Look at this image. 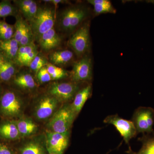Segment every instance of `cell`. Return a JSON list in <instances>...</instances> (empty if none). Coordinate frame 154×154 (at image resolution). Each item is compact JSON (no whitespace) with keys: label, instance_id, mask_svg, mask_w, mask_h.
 I'll return each mask as SVG.
<instances>
[{"label":"cell","instance_id":"cell-24","mask_svg":"<svg viewBox=\"0 0 154 154\" xmlns=\"http://www.w3.org/2000/svg\"><path fill=\"white\" fill-rule=\"evenodd\" d=\"M46 68L52 80L60 79L68 76V72L53 64H47Z\"/></svg>","mask_w":154,"mask_h":154},{"label":"cell","instance_id":"cell-5","mask_svg":"<svg viewBox=\"0 0 154 154\" xmlns=\"http://www.w3.org/2000/svg\"><path fill=\"white\" fill-rule=\"evenodd\" d=\"M23 110V103L15 91H5L0 98V115L6 118L19 117Z\"/></svg>","mask_w":154,"mask_h":154},{"label":"cell","instance_id":"cell-2","mask_svg":"<svg viewBox=\"0 0 154 154\" xmlns=\"http://www.w3.org/2000/svg\"><path fill=\"white\" fill-rule=\"evenodd\" d=\"M77 116L71 104H64L50 119L47 125L48 130L60 133H70Z\"/></svg>","mask_w":154,"mask_h":154},{"label":"cell","instance_id":"cell-35","mask_svg":"<svg viewBox=\"0 0 154 154\" xmlns=\"http://www.w3.org/2000/svg\"><path fill=\"white\" fill-rule=\"evenodd\" d=\"M44 2L52 3L54 5L57 6L60 3H64L65 1H62V0H50V1H44Z\"/></svg>","mask_w":154,"mask_h":154},{"label":"cell","instance_id":"cell-6","mask_svg":"<svg viewBox=\"0 0 154 154\" xmlns=\"http://www.w3.org/2000/svg\"><path fill=\"white\" fill-rule=\"evenodd\" d=\"M79 84L74 82L53 83L48 87L47 94L63 104L73 100L77 92L80 90Z\"/></svg>","mask_w":154,"mask_h":154},{"label":"cell","instance_id":"cell-38","mask_svg":"<svg viewBox=\"0 0 154 154\" xmlns=\"http://www.w3.org/2000/svg\"><path fill=\"white\" fill-rule=\"evenodd\" d=\"M1 39H0V43H1Z\"/></svg>","mask_w":154,"mask_h":154},{"label":"cell","instance_id":"cell-26","mask_svg":"<svg viewBox=\"0 0 154 154\" xmlns=\"http://www.w3.org/2000/svg\"><path fill=\"white\" fill-rule=\"evenodd\" d=\"M17 10L9 1H2L0 2V18L14 16Z\"/></svg>","mask_w":154,"mask_h":154},{"label":"cell","instance_id":"cell-27","mask_svg":"<svg viewBox=\"0 0 154 154\" xmlns=\"http://www.w3.org/2000/svg\"><path fill=\"white\" fill-rule=\"evenodd\" d=\"M35 46L33 43L26 46H20L19 48L17 58L16 59L17 62L21 64L22 61L28 54L36 49Z\"/></svg>","mask_w":154,"mask_h":154},{"label":"cell","instance_id":"cell-3","mask_svg":"<svg viewBox=\"0 0 154 154\" xmlns=\"http://www.w3.org/2000/svg\"><path fill=\"white\" fill-rule=\"evenodd\" d=\"M90 21L84 23L72 34L68 41L69 46L78 57L89 54L91 48Z\"/></svg>","mask_w":154,"mask_h":154},{"label":"cell","instance_id":"cell-28","mask_svg":"<svg viewBox=\"0 0 154 154\" xmlns=\"http://www.w3.org/2000/svg\"><path fill=\"white\" fill-rule=\"evenodd\" d=\"M47 64V61L44 58L37 55L31 62L29 67L31 70L37 73L40 69L46 66Z\"/></svg>","mask_w":154,"mask_h":154},{"label":"cell","instance_id":"cell-33","mask_svg":"<svg viewBox=\"0 0 154 154\" xmlns=\"http://www.w3.org/2000/svg\"><path fill=\"white\" fill-rule=\"evenodd\" d=\"M38 51L36 49L33 50L32 52L30 53L28 56L25 58V59L22 61L21 64L23 65L28 66H29L31 62L34 59V58L38 55Z\"/></svg>","mask_w":154,"mask_h":154},{"label":"cell","instance_id":"cell-31","mask_svg":"<svg viewBox=\"0 0 154 154\" xmlns=\"http://www.w3.org/2000/svg\"><path fill=\"white\" fill-rule=\"evenodd\" d=\"M37 77L39 82L42 84L48 82L52 80L46 66L43 67L38 71L37 73Z\"/></svg>","mask_w":154,"mask_h":154},{"label":"cell","instance_id":"cell-34","mask_svg":"<svg viewBox=\"0 0 154 154\" xmlns=\"http://www.w3.org/2000/svg\"><path fill=\"white\" fill-rule=\"evenodd\" d=\"M0 154H14V153L8 146L0 143Z\"/></svg>","mask_w":154,"mask_h":154},{"label":"cell","instance_id":"cell-19","mask_svg":"<svg viewBox=\"0 0 154 154\" xmlns=\"http://www.w3.org/2000/svg\"><path fill=\"white\" fill-rule=\"evenodd\" d=\"M19 46V42L13 38L9 40L1 41L0 49L9 59H16Z\"/></svg>","mask_w":154,"mask_h":154},{"label":"cell","instance_id":"cell-29","mask_svg":"<svg viewBox=\"0 0 154 154\" xmlns=\"http://www.w3.org/2000/svg\"><path fill=\"white\" fill-rule=\"evenodd\" d=\"M33 36V33L30 27L27 25L25 33L19 42V46H26L32 43V38Z\"/></svg>","mask_w":154,"mask_h":154},{"label":"cell","instance_id":"cell-4","mask_svg":"<svg viewBox=\"0 0 154 154\" xmlns=\"http://www.w3.org/2000/svg\"><path fill=\"white\" fill-rule=\"evenodd\" d=\"M30 21V28L33 36L38 38L54 28L55 22V12L50 7L38 8L36 16Z\"/></svg>","mask_w":154,"mask_h":154},{"label":"cell","instance_id":"cell-32","mask_svg":"<svg viewBox=\"0 0 154 154\" xmlns=\"http://www.w3.org/2000/svg\"><path fill=\"white\" fill-rule=\"evenodd\" d=\"M15 2L17 4L19 8L22 12L25 11L33 2L34 1L32 0H21V1H15Z\"/></svg>","mask_w":154,"mask_h":154},{"label":"cell","instance_id":"cell-36","mask_svg":"<svg viewBox=\"0 0 154 154\" xmlns=\"http://www.w3.org/2000/svg\"><path fill=\"white\" fill-rule=\"evenodd\" d=\"M4 61H5V60L3 59L2 57V56L1 55V54H0V67H1V66L2 65V64Z\"/></svg>","mask_w":154,"mask_h":154},{"label":"cell","instance_id":"cell-9","mask_svg":"<svg viewBox=\"0 0 154 154\" xmlns=\"http://www.w3.org/2000/svg\"><path fill=\"white\" fill-rule=\"evenodd\" d=\"M70 133H60L48 130L45 134V146L49 153L63 154L68 146Z\"/></svg>","mask_w":154,"mask_h":154},{"label":"cell","instance_id":"cell-13","mask_svg":"<svg viewBox=\"0 0 154 154\" xmlns=\"http://www.w3.org/2000/svg\"><path fill=\"white\" fill-rule=\"evenodd\" d=\"M38 39L42 48L47 51L57 47L61 41L60 36L54 28L42 35Z\"/></svg>","mask_w":154,"mask_h":154},{"label":"cell","instance_id":"cell-8","mask_svg":"<svg viewBox=\"0 0 154 154\" xmlns=\"http://www.w3.org/2000/svg\"><path fill=\"white\" fill-rule=\"evenodd\" d=\"M70 76L72 82L78 84L89 83L91 81L93 78V61L89 54L75 62Z\"/></svg>","mask_w":154,"mask_h":154},{"label":"cell","instance_id":"cell-30","mask_svg":"<svg viewBox=\"0 0 154 154\" xmlns=\"http://www.w3.org/2000/svg\"><path fill=\"white\" fill-rule=\"evenodd\" d=\"M38 9L37 3L34 1L32 5L25 11H23L22 13L26 19L31 21L36 16Z\"/></svg>","mask_w":154,"mask_h":154},{"label":"cell","instance_id":"cell-22","mask_svg":"<svg viewBox=\"0 0 154 154\" xmlns=\"http://www.w3.org/2000/svg\"><path fill=\"white\" fill-rule=\"evenodd\" d=\"M16 72V69L13 63L9 61H4L0 67V80L4 82H9Z\"/></svg>","mask_w":154,"mask_h":154},{"label":"cell","instance_id":"cell-20","mask_svg":"<svg viewBox=\"0 0 154 154\" xmlns=\"http://www.w3.org/2000/svg\"><path fill=\"white\" fill-rule=\"evenodd\" d=\"M14 82L16 85L26 90H32L36 86L33 76L29 73L21 74L15 77Z\"/></svg>","mask_w":154,"mask_h":154},{"label":"cell","instance_id":"cell-16","mask_svg":"<svg viewBox=\"0 0 154 154\" xmlns=\"http://www.w3.org/2000/svg\"><path fill=\"white\" fill-rule=\"evenodd\" d=\"M88 2L93 6V14L97 16L102 14H115L116 9L109 0H88Z\"/></svg>","mask_w":154,"mask_h":154},{"label":"cell","instance_id":"cell-21","mask_svg":"<svg viewBox=\"0 0 154 154\" xmlns=\"http://www.w3.org/2000/svg\"><path fill=\"white\" fill-rule=\"evenodd\" d=\"M21 154H46L45 149L37 140H33L25 143L20 149Z\"/></svg>","mask_w":154,"mask_h":154},{"label":"cell","instance_id":"cell-25","mask_svg":"<svg viewBox=\"0 0 154 154\" xmlns=\"http://www.w3.org/2000/svg\"><path fill=\"white\" fill-rule=\"evenodd\" d=\"M27 26V24L24 20H23L22 18L19 17L17 18V21L14 26L15 33L13 38L17 40L19 43L25 33Z\"/></svg>","mask_w":154,"mask_h":154},{"label":"cell","instance_id":"cell-14","mask_svg":"<svg viewBox=\"0 0 154 154\" xmlns=\"http://www.w3.org/2000/svg\"><path fill=\"white\" fill-rule=\"evenodd\" d=\"M92 93V86L89 84L85 88L80 89L77 92L71 103L72 107L75 113L78 115L82 109L87 100L91 96Z\"/></svg>","mask_w":154,"mask_h":154},{"label":"cell","instance_id":"cell-18","mask_svg":"<svg viewBox=\"0 0 154 154\" xmlns=\"http://www.w3.org/2000/svg\"><path fill=\"white\" fill-rule=\"evenodd\" d=\"M50 60L54 65H66L72 62L74 60V53L66 49L55 51L50 56Z\"/></svg>","mask_w":154,"mask_h":154},{"label":"cell","instance_id":"cell-1","mask_svg":"<svg viewBox=\"0 0 154 154\" xmlns=\"http://www.w3.org/2000/svg\"><path fill=\"white\" fill-rule=\"evenodd\" d=\"M93 14V10L85 5L78 4L69 6L60 14V28L65 33L72 34L81 25L89 20Z\"/></svg>","mask_w":154,"mask_h":154},{"label":"cell","instance_id":"cell-10","mask_svg":"<svg viewBox=\"0 0 154 154\" xmlns=\"http://www.w3.org/2000/svg\"><path fill=\"white\" fill-rule=\"evenodd\" d=\"M104 122L114 125L127 144L137 134L132 121L121 118L117 114L108 116L104 119Z\"/></svg>","mask_w":154,"mask_h":154},{"label":"cell","instance_id":"cell-7","mask_svg":"<svg viewBox=\"0 0 154 154\" xmlns=\"http://www.w3.org/2000/svg\"><path fill=\"white\" fill-rule=\"evenodd\" d=\"M137 134L154 132V110L150 107H140L135 110L132 118Z\"/></svg>","mask_w":154,"mask_h":154},{"label":"cell","instance_id":"cell-17","mask_svg":"<svg viewBox=\"0 0 154 154\" xmlns=\"http://www.w3.org/2000/svg\"><path fill=\"white\" fill-rule=\"evenodd\" d=\"M138 140L142 143V146L138 152H133L129 147L127 153L128 154H154V132L145 134Z\"/></svg>","mask_w":154,"mask_h":154},{"label":"cell","instance_id":"cell-37","mask_svg":"<svg viewBox=\"0 0 154 154\" xmlns=\"http://www.w3.org/2000/svg\"><path fill=\"white\" fill-rule=\"evenodd\" d=\"M48 154H52V153H48Z\"/></svg>","mask_w":154,"mask_h":154},{"label":"cell","instance_id":"cell-11","mask_svg":"<svg viewBox=\"0 0 154 154\" xmlns=\"http://www.w3.org/2000/svg\"><path fill=\"white\" fill-rule=\"evenodd\" d=\"M59 102L52 96L47 94L38 100L34 108V115L38 120H47L57 111Z\"/></svg>","mask_w":154,"mask_h":154},{"label":"cell","instance_id":"cell-23","mask_svg":"<svg viewBox=\"0 0 154 154\" xmlns=\"http://www.w3.org/2000/svg\"><path fill=\"white\" fill-rule=\"evenodd\" d=\"M15 27L6 22L0 20V39L1 41L9 40L14 37Z\"/></svg>","mask_w":154,"mask_h":154},{"label":"cell","instance_id":"cell-15","mask_svg":"<svg viewBox=\"0 0 154 154\" xmlns=\"http://www.w3.org/2000/svg\"><path fill=\"white\" fill-rule=\"evenodd\" d=\"M15 122L21 138L31 136L38 130L37 125L31 119L22 117Z\"/></svg>","mask_w":154,"mask_h":154},{"label":"cell","instance_id":"cell-12","mask_svg":"<svg viewBox=\"0 0 154 154\" xmlns=\"http://www.w3.org/2000/svg\"><path fill=\"white\" fill-rule=\"evenodd\" d=\"M20 138L15 120L8 119L0 123V138L14 141Z\"/></svg>","mask_w":154,"mask_h":154}]
</instances>
